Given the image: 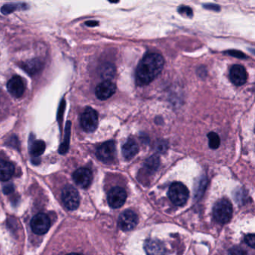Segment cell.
<instances>
[{"mask_svg":"<svg viewBox=\"0 0 255 255\" xmlns=\"http://www.w3.org/2000/svg\"><path fill=\"white\" fill-rule=\"evenodd\" d=\"M232 205L227 200H220L213 207V216L216 221L220 224L229 223L232 217Z\"/></svg>","mask_w":255,"mask_h":255,"instance_id":"3","label":"cell"},{"mask_svg":"<svg viewBox=\"0 0 255 255\" xmlns=\"http://www.w3.org/2000/svg\"><path fill=\"white\" fill-rule=\"evenodd\" d=\"M167 144L165 143V141H159L156 144V149H157V151L158 153H161V154H163L167 150Z\"/></svg>","mask_w":255,"mask_h":255,"instance_id":"26","label":"cell"},{"mask_svg":"<svg viewBox=\"0 0 255 255\" xmlns=\"http://www.w3.org/2000/svg\"><path fill=\"white\" fill-rule=\"evenodd\" d=\"M227 54L234 57L239 58V59H246L247 56L244 54L243 52L238 50H229L227 52Z\"/></svg>","mask_w":255,"mask_h":255,"instance_id":"27","label":"cell"},{"mask_svg":"<svg viewBox=\"0 0 255 255\" xmlns=\"http://www.w3.org/2000/svg\"><path fill=\"white\" fill-rule=\"evenodd\" d=\"M204 7L207 9H209V10L216 11V12L220 11V6L214 5V4H206V5H204Z\"/></svg>","mask_w":255,"mask_h":255,"instance_id":"29","label":"cell"},{"mask_svg":"<svg viewBox=\"0 0 255 255\" xmlns=\"http://www.w3.org/2000/svg\"><path fill=\"white\" fill-rule=\"evenodd\" d=\"M7 89L8 92L15 96L19 98L24 93L25 86L22 79L18 76L12 77L7 84Z\"/></svg>","mask_w":255,"mask_h":255,"instance_id":"13","label":"cell"},{"mask_svg":"<svg viewBox=\"0 0 255 255\" xmlns=\"http://www.w3.org/2000/svg\"><path fill=\"white\" fill-rule=\"evenodd\" d=\"M81 126L87 133L96 130L98 125V115L94 109L87 107L81 115Z\"/></svg>","mask_w":255,"mask_h":255,"instance_id":"4","label":"cell"},{"mask_svg":"<svg viewBox=\"0 0 255 255\" xmlns=\"http://www.w3.org/2000/svg\"><path fill=\"white\" fill-rule=\"evenodd\" d=\"M116 92V85L110 80H105L95 89L96 97L101 100H107Z\"/></svg>","mask_w":255,"mask_h":255,"instance_id":"11","label":"cell"},{"mask_svg":"<svg viewBox=\"0 0 255 255\" xmlns=\"http://www.w3.org/2000/svg\"><path fill=\"white\" fill-rule=\"evenodd\" d=\"M13 187L12 185L7 186V187H4V192L5 194H9V193L12 192L13 191Z\"/></svg>","mask_w":255,"mask_h":255,"instance_id":"31","label":"cell"},{"mask_svg":"<svg viewBox=\"0 0 255 255\" xmlns=\"http://www.w3.org/2000/svg\"><path fill=\"white\" fill-rule=\"evenodd\" d=\"M245 243L247 244L248 245H249L251 248L252 249H255V234H248V235L245 236Z\"/></svg>","mask_w":255,"mask_h":255,"instance_id":"25","label":"cell"},{"mask_svg":"<svg viewBox=\"0 0 255 255\" xmlns=\"http://www.w3.org/2000/svg\"><path fill=\"white\" fill-rule=\"evenodd\" d=\"M230 79L234 85L241 86L247 81V73L243 66L234 64L230 70Z\"/></svg>","mask_w":255,"mask_h":255,"instance_id":"12","label":"cell"},{"mask_svg":"<svg viewBox=\"0 0 255 255\" xmlns=\"http://www.w3.org/2000/svg\"><path fill=\"white\" fill-rule=\"evenodd\" d=\"M139 222V218L136 213L130 209H126L121 213L118 218V224L122 231H128L133 230Z\"/></svg>","mask_w":255,"mask_h":255,"instance_id":"7","label":"cell"},{"mask_svg":"<svg viewBox=\"0 0 255 255\" xmlns=\"http://www.w3.org/2000/svg\"><path fill=\"white\" fill-rule=\"evenodd\" d=\"M62 199L64 206L70 209L74 210L78 208L80 205V195L78 191L72 186H67L62 191Z\"/></svg>","mask_w":255,"mask_h":255,"instance_id":"6","label":"cell"},{"mask_svg":"<svg viewBox=\"0 0 255 255\" xmlns=\"http://www.w3.org/2000/svg\"><path fill=\"white\" fill-rule=\"evenodd\" d=\"M78 255V254H70V255Z\"/></svg>","mask_w":255,"mask_h":255,"instance_id":"32","label":"cell"},{"mask_svg":"<svg viewBox=\"0 0 255 255\" xmlns=\"http://www.w3.org/2000/svg\"><path fill=\"white\" fill-rule=\"evenodd\" d=\"M230 255H246V252L241 248H233L230 250Z\"/></svg>","mask_w":255,"mask_h":255,"instance_id":"28","label":"cell"},{"mask_svg":"<svg viewBox=\"0 0 255 255\" xmlns=\"http://www.w3.org/2000/svg\"><path fill=\"white\" fill-rule=\"evenodd\" d=\"M21 8L23 9L26 8V5L25 4H7L2 7L1 11L4 15H9L16 9H21Z\"/></svg>","mask_w":255,"mask_h":255,"instance_id":"23","label":"cell"},{"mask_svg":"<svg viewBox=\"0 0 255 255\" xmlns=\"http://www.w3.org/2000/svg\"><path fill=\"white\" fill-rule=\"evenodd\" d=\"M139 145L136 141L129 139L122 147V154L126 159H133L139 152Z\"/></svg>","mask_w":255,"mask_h":255,"instance_id":"15","label":"cell"},{"mask_svg":"<svg viewBox=\"0 0 255 255\" xmlns=\"http://www.w3.org/2000/svg\"><path fill=\"white\" fill-rule=\"evenodd\" d=\"M144 250L147 255H164L165 253L163 243L157 239H151L144 243Z\"/></svg>","mask_w":255,"mask_h":255,"instance_id":"14","label":"cell"},{"mask_svg":"<svg viewBox=\"0 0 255 255\" xmlns=\"http://www.w3.org/2000/svg\"><path fill=\"white\" fill-rule=\"evenodd\" d=\"M46 144L41 140L32 141L30 145V153L33 157H39L45 152Z\"/></svg>","mask_w":255,"mask_h":255,"instance_id":"17","label":"cell"},{"mask_svg":"<svg viewBox=\"0 0 255 255\" xmlns=\"http://www.w3.org/2000/svg\"><path fill=\"white\" fill-rule=\"evenodd\" d=\"M42 63L39 60L34 59V60L30 61V62L24 63L22 67H23V70H26V72L29 73V74H34L41 70V68H42Z\"/></svg>","mask_w":255,"mask_h":255,"instance_id":"18","label":"cell"},{"mask_svg":"<svg viewBox=\"0 0 255 255\" xmlns=\"http://www.w3.org/2000/svg\"><path fill=\"white\" fill-rule=\"evenodd\" d=\"M178 12L180 15L187 16V17H191L193 16L192 9L190 7L186 6V5L180 7L178 8Z\"/></svg>","mask_w":255,"mask_h":255,"instance_id":"24","label":"cell"},{"mask_svg":"<svg viewBox=\"0 0 255 255\" xmlns=\"http://www.w3.org/2000/svg\"><path fill=\"white\" fill-rule=\"evenodd\" d=\"M207 137L209 139V147L211 149H213V150L219 148V146H220V143H221L219 135L214 132H210V133H208Z\"/></svg>","mask_w":255,"mask_h":255,"instance_id":"22","label":"cell"},{"mask_svg":"<svg viewBox=\"0 0 255 255\" xmlns=\"http://www.w3.org/2000/svg\"><path fill=\"white\" fill-rule=\"evenodd\" d=\"M96 157L105 163H110L112 162L116 155V147L115 142L109 141L99 146L96 149Z\"/></svg>","mask_w":255,"mask_h":255,"instance_id":"5","label":"cell"},{"mask_svg":"<svg viewBox=\"0 0 255 255\" xmlns=\"http://www.w3.org/2000/svg\"><path fill=\"white\" fill-rule=\"evenodd\" d=\"M15 173V166L12 162L0 158V180L7 181L10 180Z\"/></svg>","mask_w":255,"mask_h":255,"instance_id":"16","label":"cell"},{"mask_svg":"<svg viewBox=\"0 0 255 255\" xmlns=\"http://www.w3.org/2000/svg\"><path fill=\"white\" fill-rule=\"evenodd\" d=\"M32 230L34 234L43 235L49 231L50 227V220L46 214L39 213L34 216L32 219Z\"/></svg>","mask_w":255,"mask_h":255,"instance_id":"8","label":"cell"},{"mask_svg":"<svg viewBox=\"0 0 255 255\" xmlns=\"http://www.w3.org/2000/svg\"><path fill=\"white\" fill-rule=\"evenodd\" d=\"M70 128H71V123L68 121L66 125L64 142L59 148V154H64L68 151L69 145H70Z\"/></svg>","mask_w":255,"mask_h":255,"instance_id":"19","label":"cell"},{"mask_svg":"<svg viewBox=\"0 0 255 255\" xmlns=\"http://www.w3.org/2000/svg\"><path fill=\"white\" fill-rule=\"evenodd\" d=\"M73 179L76 184L81 188H88L93 180L92 172L86 168H80L75 171L73 175Z\"/></svg>","mask_w":255,"mask_h":255,"instance_id":"10","label":"cell"},{"mask_svg":"<svg viewBox=\"0 0 255 255\" xmlns=\"http://www.w3.org/2000/svg\"><path fill=\"white\" fill-rule=\"evenodd\" d=\"M159 158L158 156L154 155L151 156V157H149L148 159L146 160L144 166H145L146 169L149 172H155L157 170V169L159 166Z\"/></svg>","mask_w":255,"mask_h":255,"instance_id":"21","label":"cell"},{"mask_svg":"<svg viewBox=\"0 0 255 255\" xmlns=\"http://www.w3.org/2000/svg\"><path fill=\"white\" fill-rule=\"evenodd\" d=\"M100 74L102 77L106 79V80H110V79L113 78L115 74V68L112 64H103L100 70Z\"/></svg>","mask_w":255,"mask_h":255,"instance_id":"20","label":"cell"},{"mask_svg":"<svg viewBox=\"0 0 255 255\" xmlns=\"http://www.w3.org/2000/svg\"><path fill=\"white\" fill-rule=\"evenodd\" d=\"M164 59L158 53H149L139 63L136 70L137 85H145L151 83L160 74L164 66Z\"/></svg>","mask_w":255,"mask_h":255,"instance_id":"1","label":"cell"},{"mask_svg":"<svg viewBox=\"0 0 255 255\" xmlns=\"http://www.w3.org/2000/svg\"><path fill=\"white\" fill-rule=\"evenodd\" d=\"M85 25L91 26V27H94V26H98V22L95 21V20H89V21L85 22Z\"/></svg>","mask_w":255,"mask_h":255,"instance_id":"30","label":"cell"},{"mask_svg":"<svg viewBox=\"0 0 255 255\" xmlns=\"http://www.w3.org/2000/svg\"><path fill=\"white\" fill-rule=\"evenodd\" d=\"M168 195L174 205L177 206H183L188 201L190 191L183 183L175 182L169 187Z\"/></svg>","mask_w":255,"mask_h":255,"instance_id":"2","label":"cell"},{"mask_svg":"<svg viewBox=\"0 0 255 255\" xmlns=\"http://www.w3.org/2000/svg\"><path fill=\"white\" fill-rule=\"evenodd\" d=\"M127 199V192L125 189L116 187L111 189L109 191L107 200L108 203L112 208L116 209L120 208L125 205Z\"/></svg>","mask_w":255,"mask_h":255,"instance_id":"9","label":"cell"}]
</instances>
